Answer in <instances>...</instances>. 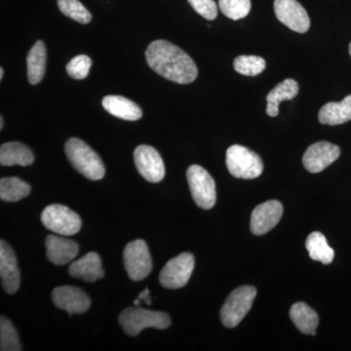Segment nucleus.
<instances>
[{
    "mask_svg": "<svg viewBox=\"0 0 351 351\" xmlns=\"http://www.w3.org/2000/svg\"><path fill=\"white\" fill-rule=\"evenodd\" d=\"M52 300L58 308L66 311L69 315L84 313L91 306L86 293L73 286L55 288L52 292Z\"/></svg>",
    "mask_w": 351,
    "mask_h": 351,
    "instance_id": "ddd939ff",
    "label": "nucleus"
},
{
    "mask_svg": "<svg viewBox=\"0 0 351 351\" xmlns=\"http://www.w3.org/2000/svg\"><path fill=\"white\" fill-rule=\"evenodd\" d=\"M46 59L45 44L43 40H38L32 46L27 57V80L31 84H38L43 80L45 75Z\"/></svg>",
    "mask_w": 351,
    "mask_h": 351,
    "instance_id": "4be33fe9",
    "label": "nucleus"
},
{
    "mask_svg": "<svg viewBox=\"0 0 351 351\" xmlns=\"http://www.w3.org/2000/svg\"><path fill=\"white\" fill-rule=\"evenodd\" d=\"M257 290L253 286H241L228 295L221 309V320L226 328H234L243 320L255 301Z\"/></svg>",
    "mask_w": 351,
    "mask_h": 351,
    "instance_id": "39448f33",
    "label": "nucleus"
},
{
    "mask_svg": "<svg viewBox=\"0 0 351 351\" xmlns=\"http://www.w3.org/2000/svg\"><path fill=\"white\" fill-rule=\"evenodd\" d=\"M145 59L152 71L170 82L189 84L197 77L195 61L169 41H152L145 52Z\"/></svg>",
    "mask_w": 351,
    "mask_h": 351,
    "instance_id": "f257e3e1",
    "label": "nucleus"
},
{
    "mask_svg": "<svg viewBox=\"0 0 351 351\" xmlns=\"http://www.w3.org/2000/svg\"><path fill=\"white\" fill-rule=\"evenodd\" d=\"M191 7L208 21H213L218 16V6L214 0H188Z\"/></svg>",
    "mask_w": 351,
    "mask_h": 351,
    "instance_id": "7c9ffc66",
    "label": "nucleus"
},
{
    "mask_svg": "<svg viewBox=\"0 0 351 351\" xmlns=\"http://www.w3.org/2000/svg\"><path fill=\"white\" fill-rule=\"evenodd\" d=\"M318 119L326 125H339L351 120V95L341 101H330L321 108Z\"/></svg>",
    "mask_w": 351,
    "mask_h": 351,
    "instance_id": "6ab92c4d",
    "label": "nucleus"
},
{
    "mask_svg": "<svg viewBox=\"0 0 351 351\" xmlns=\"http://www.w3.org/2000/svg\"><path fill=\"white\" fill-rule=\"evenodd\" d=\"M226 167L233 177L252 180L263 174V164L256 152L239 145H233L226 151Z\"/></svg>",
    "mask_w": 351,
    "mask_h": 351,
    "instance_id": "20e7f679",
    "label": "nucleus"
},
{
    "mask_svg": "<svg viewBox=\"0 0 351 351\" xmlns=\"http://www.w3.org/2000/svg\"><path fill=\"white\" fill-rule=\"evenodd\" d=\"M151 291H149V288L145 289L144 291H143L142 293H141L140 295H138V297L137 299L134 301V304H135V306H140L141 302H144L145 304H149V306H151L152 304V298H151Z\"/></svg>",
    "mask_w": 351,
    "mask_h": 351,
    "instance_id": "2f4dec72",
    "label": "nucleus"
},
{
    "mask_svg": "<svg viewBox=\"0 0 351 351\" xmlns=\"http://www.w3.org/2000/svg\"><path fill=\"white\" fill-rule=\"evenodd\" d=\"M34 162L29 147L19 142L6 143L0 147V164L2 166H29Z\"/></svg>",
    "mask_w": 351,
    "mask_h": 351,
    "instance_id": "aec40b11",
    "label": "nucleus"
},
{
    "mask_svg": "<svg viewBox=\"0 0 351 351\" xmlns=\"http://www.w3.org/2000/svg\"><path fill=\"white\" fill-rule=\"evenodd\" d=\"M69 274L73 278L82 279L86 282H95L105 276L100 256L90 252L80 260L69 265Z\"/></svg>",
    "mask_w": 351,
    "mask_h": 351,
    "instance_id": "f3484780",
    "label": "nucleus"
},
{
    "mask_svg": "<svg viewBox=\"0 0 351 351\" xmlns=\"http://www.w3.org/2000/svg\"><path fill=\"white\" fill-rule=\"evenodd\" d=\"M0 278L2 288L7 294H15L19 290L21 274L17 257L4 240L0 241Z\"/></svg>",
    "mask_w": 351,
    "mask_h": 351,
    "instance_id": "4468645a",
    "label": "nucleus"
},
{
    "mask_svg": "<svg viewBox=\"0 0 351 351\" xmlns=\"http://www.w3.org/2000/svg\"><path fill=\"white\" fill-rule=\"evenodd\" d=\"M0 350L21 351L19 336L15 327L6 317L0 318Z\"/></svg>",
    "mask_w": 351,
    "mask_h": 351,
    "instance_id": "a878e982",
    "label": "nucleus"
},
{
    "mask_svg": "<svg viewBox=\"0 0 351 351\" xmlns=\"http://www.w3.org/2000/svg\"><path fill=\"white\" fill-rule=\"evenodd\" d=\"M265 66L267 64H265V60L258 56L242 55V56L237 57L233 62L235 71L240 75L247 76L261 75L265 71Z\"/></svg>",
    "mask_w": 351,
    "mask_h": 351,
    "instance_id": "cd10ccee",
    "label": "nucleus"
},
{
    "mask_svg": "<svg viewBox=\"0 0 351 351\" xmlns=\"http://www.w3.org/2000/svg\"><path fill=\"white\" fill-rule=\"evenodd\" d=\"M299 93V84L294 80H283L276 85L267 97V112L269 117H276L279 114V104L283 101L292 100Z\"/></svg>",
    "mask_w": 351,
    "mask_h": 351,
    "instance_id": "412c9836",
    "label": "nucleus"
},
{
    "mask_svg": "<svg viewBox=\"0 0 351 351\" xmlns=\"http://www.w3.org/2000/svg\"><path fill=\"white\" fill-rule=\"evenodd\" d=\"M92 60L86 55H78L66 64V73L75 80H84L89 75Z\"/></svg>",
    "mask_w": 351,
    "mask_h": 351,
    "instance_id": "c756f323",
    "label": "nucleus"
},
{
    "mask_svg": "<svg viewBox=\"0 0 351 351\" xmlns=\"http://www.w3.org/2000/svg\"><path fill=\"white\" fill-rule=\"evenodd\" d=\"M124 267L129 277L140 281L151 274L152 260L144 240H135L126 245L123 252Z\"/></svg>",
    "mask_w": 351,
    "mask_h": 351,
    "instance_id": "6e6552de",
    "label": "nucleus"
},
{
    "mask_svg": "<svg viewBox=\"0 0 351 351\" xmlns=\"http://www.w3.org/2000/svg\"><path fill=\"white\" fill-rule=\"evenodd\" d=\"M283 206L279 201L269 200L258 205L252 212L250 228L255 235L265 234L280 221Z\"/></svg>",
    "mask_w": 351,
    "mask_h": 351,
    "instance_id": "2eb2a0df",
    "label": "nucleus"
},
{
    "mask_svg": "<svg viewBox=\"0 0 351 351\" xmlns=\"http://www.w3.org/2000/svg\"><path fill=\"white\" fill-rule=\"evenodd\" d=\"M64 152L73 167L91 181H99L106 174L105 166L98 156L83 141L71 138L64 145Z\"/></svg>",
    "mask_w": 351,
    "mask_h": 351,
    "instance_id": "f03ea898",
    "label": "nucleus"
},
{
    "mask_svg": "<svg viewBox=\"0 0 351 351\" xmlns=\"http://www.w3.org/2000/svg\"><path fill=\"white\" fill-rule=\"evenodd\" d=\"M45 246L48 260L57 265H64L71 262L80 251L76 242L56 235H48Z\"/></svg>",
    "mask_w": 351,
    "mask_h": 351,
    "instance_id": "dca6fc26",
    "label": "nucleus"
},
{
    "mask_svg": "<svg viewBox=\"0 0 351 351\" xmlns=\"http://www.w3.org/2000/svg\"><path fill=\"white\" fill-rule=\"evenodd\" d=\"M120 326L129 336H138L147 328L164 330L170 327V316L165 313L147 311L136 306L127 307L119 316Z\"/></svg>",
    "mask_w": 351,
    "mask_h": 351,
    "instance_id": "7ed1b4c3",
    "label": "nucleus"
},
{
    "mask_svg": "<svg viewBox=\"0 0 351 351\" xmlns=\"http://www.w3.org/2000/svg\"><path fill=\"white\" fill-rule=\"evenodd\" d=\"M103 107L117 119L136 121L143 117V112L137 104L122 96L110 95L103 99Z\"/></svg>",
    "mask_w": 351,
    "mask_h": 351,
    "instance_id": "a211bd4d",
    "label": "nucleus"
},
{
    "mask_svg": "<svg viewBox=\"0 0 351 351\" xmlns=\"http://www.w3.org/2000/svg\"><path fill=\"white\" fill-rule=\"evenodd\" d=\"M3 117H0V129H1V130L3 129Z\"/></svg>",
    "mask_w": 351,
    "mask_h": 351,
    "instance_id": "473e14b6",
    "label": "nucleus"
},
{
    "mask_svg": "<svg viewBox=\"0 0 351 351\" xmlns=\"http://www.w3.org/2000/svg\"><path fill=\"white\" fill-rule=\"evenodd\" d=\"M31 186L19 178H2L0 180V198L5 202H17L31 193Z\"/></svg>",
    "mask_w": 351,
    "mask_h": 351,
    "instance_id": "393cba45",
    "label": "nucleus"
},
{
    "mask_svg": "<svg viewBox=\"0 0 351 351\" xmlns=\"http://www.w3.org/2000/svg\"><path fill=\"white\" fill-rule=\"evenodd\" d=\"M134 160L141 176L149 182L162 181L165 166L160 154L151 145H138L134 152Z\"/></svg>",
    "mask_w": 351,
    "mask_h": 351,
    "instance_id": "9d476101",
    "label": "nucleus"
},
{
    "mask_svg": "<svg viewBox=\"0 0 351 351\" xmlns=\"http://www.w3.org/2000/svg\"><path fill=\"white\" fill-rule=\"evenodd\" d=\"M290 317L300 331L304 334L315 336L319 318L311 307L304 302H297L291 307Z\"/></svg>",
    "mask_w": 351,
    "mask_h": 351,
    "instance_id": "5701e85b",
    "label": "nucleus"
},
{
    "mask_svg": "<svg viewBox=\"0 0 351 351\" xmlns=\"http://www.w3.org/2000/svg\"><path fill=\"white\" fill-rule=\"evenodd\" d=\"M341 156L338 145L329 142H318L311 145L302 157V163L308 172H322Z\"/></svg>",
    "mask_w": 351,
    "mask_h": 351,
    "instance_id": "f8f14e48",
    "label": "nucleus"
},
{
    "mask_svg": "<svg viewBox=\"0 0 351 351\" xmlns=\"http://www.w3.org/2000/svg\"><path fill=\"white\" fill-rule=\"evenodd\" d=\"M43 226L51 232L63 237H71L82 228V219L75 212L64 205H49L41 214Z\"/></svg>",
    "mask_w": 351,
    "mask_h": 351,
    "instance_id": "423d86ee",
    "label": "nucleus"
},
{
    "mask_svg": "<svg viewBox=\"0 0 351 351\" xmlns=\"http://www.w3.org/2000/svg\"><path fill=\"white\" fill-rule=\"evenodd\" d=\"M191 195L198 207L212 209L216 204V184L212 176L199 165H191L186 171Z\"/></svg>",
    "mask_w": 351,
    "mask_h": 351,
    "instance_id": "0eeeda50",
    "label": "nucleus"
},
{
    "mask_svg": "<svg viewBox=\"0 0 351 351\" xmlns=\"http://www.w3.org/2000/svg\"><path fill=\"white\" fill-rule=\"evenodd\" d=\"M195 269V257L189 253L180 254L166 263L159 276L164 288L180 289L188 284Z\"/></svg>",
    "mask_w": 351,
    "mask_h": 351,
    "instance_id": "1a4fd4ad",
    "label": "nucleus"
},
{
    "mask_svg": "<svg viewBox=\"0 0 351 351\" xmlns=\"http://www.w3.org/2000/svg\"><path fill=\"white\" fill-rule=\"evenodd\" d=\"M219 10L233 21L243 19L251 10V0H219Z\"/></svg>",
    "mask_w": 351,
    "mask_h": 351,
    "instance_id": "c85d7f7f",
    "label": "nucleus"
},
{
    "mask_svg": "<svg viewBox=\"0 0 351 351\" xmlns=\"http://www.w3.org/2000/svg\"><path fill=\"white\" fill-rule=\"evenodd\" d=\"M306 247L309 257L313 261L329 265L334 260L335 251L328 244L326 237L321 232L311 233L306 239Z\"/></svg>",
    "mask_w": 351,
    "mask_h": 351,
    "instance_id": "b1692460",
    "label": "nucleus"
},
{
    "mask_svg": "<svg viewBox=\"0 0 351 351\" xmlns=\"http://www.w3.org/2000/svg\"><path fill=\"white\" fill-rule=\"evenodd\" d=\"M274 11L277 19L292 31L304 34L311 27L308 14L297 0H276Z\"/></svg>",
    "mask_w": 351,
    "mask_h": 351,
    "instance_id": "9b49d317",
    "label": "nucleus"
},
{
    "mask_svg": "<svg viewBox=\"0 0 351 351\" xmlns=\"http://www.w3.org/2000/svg\"><path fill=\"white\" fill-rule=\"evenodd\" d=\"M58 7L64 15L80 24L91 22V14L78 0H58Z\"/></svg>",
    "mask_w": 351,
    "mask_h": 351,
    "instance_id": "bb28decb",
    "label": "nucleus"
},
{
    "mask_svg": "<svg viewBox=\"0 0 351 351\" xmlns=\"http://www.w3.org/2000/svg\"><path fill=\"white\" fill-rule=\"evenodd\" d=\"M350 56H351V43L350 44Z\"/></svg>",
    "mask_w": 351,
    "mask_h": 351,
    "instance_id": "f704fd0d",
    "label": "nucleus"
},
{
    "mask_svg": "<svg viewBox=\"0 0 351 351\" xmlns=\"http://www.w3.org/2000/svg\"><path fill=\"white\" fill-rule=\"evenodd\" d=\"M3 75H4V71H3V69H0V80H2V78H3Z\"/></svg>",
    "mask_w": 351,
    "mask_h": 351,
    "instance_id": "72a5a7b5",
    "label": "nucleus"
}]
</instances>
